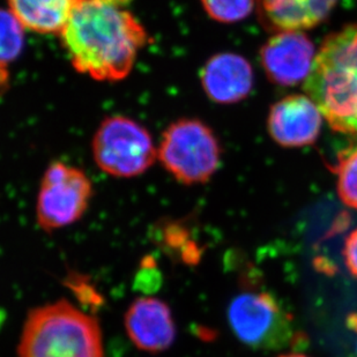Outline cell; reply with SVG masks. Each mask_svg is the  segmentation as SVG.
Wrapping results in <instances>:
<instances>
[{
  "label": "cell",
  "instance_id": "6da1fadb",
  "mask_svg": "<svg viewBox=\"0 0 357 357\" xmlns=\"http://www.w3.org/2000/svg\"><path fill=\"white\" fill-rule=\"evenodd\" d=\"M61 38L73 68L98 81L126 78L147 43L142 24L112 0H79Z\"/></svg>",
  "mask_w": 357,
  "mask_h": 357
},
{
  "label": "cell",
  "instance_id": "7a4b0ae2",
  "mask_svg": "<svg viewBox=\"0 0 357 357\" xmlns=\"http://www.w3.org/2000/svg\"><path fill=\"white\" fill-rule=\"evenodd\" d=\"M304 89L334 131L357 135V24L324 40Z\"/></svg>",
  "mask_w": 357,
  "mask_h": 357
},
{
  "label": "cell",
  "instance_id": "3957f363",
  "mask_svg": "<svg viewBox=\"0 0 357 357\" xmlns=\"http://www.w3.org/2000/svg\"><path fill=\"white\" fill-rule=\"evenodd\" d=\"M17 357H105L98 320L68 300L29 311Z\"/></svg>",
  "mask_w": 357,
  "mask_h": 357
},
{
  "label": "cell",
  "instance_id": "277c9868",
  "mask_svg": "<svg viewBox=\"0 0 357 357\" xmlns=\"http://www.w3.org/2000/svg\"><path fill=\"white\" fill-rule=\"evenodd\" d=\"M158 159L163 168L186 185L209 181L219 168V140L209 126L198 119H179L163 132Z\"/></svg>",
  "mask_w": 357,
  "mask_h": 357
},
{
  "label": "cell",
  "instance_id": "5b68a950",
  "mask_svg": "<svg viewBox=\"0 0 357 357\" xmlns=\"http://www.w3.org/2000/svg\"><path fill=\"white\" fill-rule=\"evenodd\" d=\"M93 158L102 172L132 178L147 172L158 159L152 135L138 121L112 116L102 121L93 138Z\"/></svg>",
  "mask_w": 357,
  "mask_h": 357
},
{
  "label": "cell",
  "instance_id": "8992f818",
  "mask_svg": "<svg viewBox=\"0 0 357 357\" xmlns=\"http://www.w3.org/2000/svg\"><path fill=\"white\" fill-rule=\"evenodd\" d=\"M228 320L238 340L256 349H282L297 339L291 314L265 291L237 295L228 307Z\"/></svg>",
  "mask_w": 357,
  "mask_h": 357
},
{
  "label": "cell",
  "instance_id": "52a82bcc",
  "mask_svg": "<svg viewBox=\"0 0 357 357\" xmlns=\"http://www.w3.org/2000/svg\"><path fill=\"white\" fill-rule=\"evenodd\" d=\"M91 196V179L82 170L54 162L40 181L36 202L38 226L45 231L71 226L84 216Z\"/></svg>",
  "mask_w": 357,
  "mask_h": 357
},
{
  "label": "cell",
  "instance_id": "ba28073f",
  "mask_svg": "<svg viewBox=\"0 0 357 357\" xmlns=\"http://www.w3.org/2000/svg\"><path fill=\"white\" fill-rule=\"evenodd\" d=\"M314 61V44L301 31H280L260 50L264 71L272 82L281 86L307 80Z\"/></svg>",
  "mask_w": 357,
  "mask_h": 357
},
{
  "label": "cell",
  "instance_id": "9c48e42d",
  "mask_svg": "<svg viewBox=\"0 0 357 357\" xmlns=\"http://www.w3.org/2000/svg\"><path fill=\"white\" fill-rule=\"evenodd\" d=\"M321 112L309 96L290 95L271 108L268 132L283 147H305L317 140Z\"/></svg>",
  "mask_w": 357,
  "mask_h": 357
},
{
  "label": "cell",
  "instance_id": "30bf717a",
  "mask_svg": "<svg viewBox=\"0 0 357 357\" xmlns=\"http://www.w3.org/2000/svg\"><path fill=\"white\" fill-rule=\"evenodd\" d=\"M124 325L132 344L140 351L156 354L167 351L175 341L172 311L155 297L133 301L125 314Z\"/></svg>",
  "mask_w": 357,
  "mask_h": 357
},
{
  "label": "cell",
  "instance_id": "8fae6325",
  "mask_svg": "<svg viewBox=\"0 0 357 357\" xmlns=\"http://www.w3.org/2000/svg\"><path fill=\"white\" fill-rule=\"evenodd\" d=\"M202 84L212 101L221 105L236 103L248 98L252 91V66L239 54H215L202 68Z\"/></svg>",
  "mask_w": 357,
  "mask_h": 357
},
{
  "label": "cell",
  "instance_id": "7c38bea8",
  "mask_svg": "<svg viewBox=\"0 0 357 357\" xmlns=\"http://www.w3.org/2000/svg\"><path fill=\"white\" fill-rule=\"evenodd\" d=\"M266 24L280 31H300L321 24L337 0H258Z\"/></svg>",
  "mask_w": 357,
  "mask_h": 357
},
{
  "label": "cell",
  "instance_id": "4fadbf2b",
  "mask_svg": "<svg viewBox=\"0 0 357 357\" xmlns=\"http://www.w3.org/2000/svg\"><path fill=\"white\" fill-rule=\"evenodd\" d=\"M79 0H7L8 10L26 29L40 34H59L68 24Z\"/></svg>",
  "mask_w": 357,
  "mask_h": 357
},
{
  "label": "cell",
  "instance_id": "5bb4252c",
  "mask_svg": "<svg viewBox=\"0 0 357 357\" xmlns=\"http://www.w3.org/2000/svg\"><path fill=\"white\" fill-rule=\"evenodd\" d=\"M333 172L337 176V193L344 205L357 209V145L337 155Z\"/></svg>",
  "mask_w": 357,
  "mask_h": 357
},
{
  "label": "cell",
  "instance_id": "9a60e30c",
  "mask_svg": "<svg viewBox=\"0 0 357 357\" xmlns=\"http://www.w3.org/2000/svg\"><path fill=\"white\" fill-rule=\"evenodd\" d=\"M24 29L20 21L14 17L10 10L1 13V77L5 84L6 66L12 64L21 54L24 47Z\"/></svg>",
  "mask_w": 357,
  "mask_h": 357
},
{
  "label": "cell",
  "instance_id": "2e32d148",
  "mask_svg": "<svg viewBox=\"0 0 357 357\" xmlns=\"http://www.w3.org/2000/svg\"><path fill=\"white\" fill-rule=\"evenodd\" d=\"M257 0H202L206 13L222 24H234L249 17Z\"/></svg>",
  "mask_w": 357,
  "mask_h": 357
},
{
  "label": "cell",
  "instance_id": "e0dca14e",
  "mask_svg": "<svg viewBox=\"0 0 357 357\" xmlns=\"http://www.w3.org/2000/svg\"><path fill=\"white\" fill-rule=\"evenodd\" d=\"M344 259L348 271L357 278V229L351 231L344 241Z\"/></svg>",
  "mask_w": 357,
  "mask_h": 357
},
{
  "label": "cell",
  "instance_id": "ac0fdd59",
  "mask_svg": "<svg viewBox=\"0 0 357 357\" xmlns=\"http://www.w3.org/2000/svg\"><path fill=\"white\" fill-rule=\"evenodd\" d=\"M279 357H309L307 355L300 354V353H290V354H283Z\"/></svg>",
  "mask_w": 357,
  "mask_h": 357
}]
</instances>
